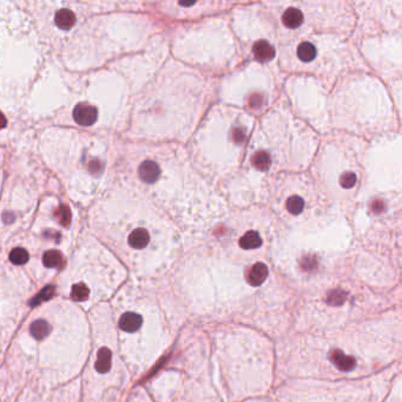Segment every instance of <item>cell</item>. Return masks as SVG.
I'll return each mask as SVG.
<instances>
[{"label": "cell", "mask_w": 402, "mask_h": 402, "mask_svg": "<svg viewBox=\"0 0 402 402\" xmlns=\"http://www.w3.org/2000/svg\"><path fill=\"white\" fill-rule=\"evenodd\" d=\"M6 124H7V120H6V117H5L4 114H2L1 112H0V130L4 129L5 126H6Z\"/></svg>", "instance_id": "484cf974"}, {"label": "cell", "mask_w": 402, "mask_h": 402, "mask_svg": "<svg viewBox=\"0 0 402 402\" xmlns=\"http://www.w3.org/2000/svg\"><path fill=\"white\" fill-rule=\"evenodd\" d=\"M43 263L48 268H59L63 264V256L57 250H49L43 256Z\"/></svg>", "instance_id": "2e32d148"}, {"label": "cell", "mask_w": 402, "mask_h": 402, "mask_svg": "<svg viewBox=\"0 0 402 402\" xmlns=\"http://www.w3.org/2000/svg\"><path fill=\"white\" fill-rule=\"evenodd\" d=\"M301 265L304 270H311V269L316 268L317 261H316V258H315V256L308 255V256H304V257L302 258Z\"/></svg>", "instance_id": "7402d4cb"}, {"label": "cell", "mask_w": 402, "mask_h": 402, "mask_svg": "<svg viewBox=\"0 0 402 402\" xmlns=\"http://www.w3.org/2000/svg\"><path fill=\"white\" fill-rule=\"evenodd\" d=\"M281 23L289 30H298L304 23V15L298 7H288L281 15Z\"/></svg>", "instance_id": "3957f363"}, {"label": "cell", "mask_w": 402, "mask_h": 402, "mask_svg": "<svg viewBox=\"0 0 402 402\" xmlns=\"http://www.w3.org/2000/svg\"><path fill=\"white\" fill-rule=\"evenodd\" d=\"M385 208L386 204L383 200L376 199L372 201V203H370V210H372L374 214H381V212L385 211Z\"/></svg>", "instance_id": "603a6c76"}, {"label": "cell", "mask_w": 402, "mask_h": 402, "mask_svg": "<svg viewBox=\"0 0 402 402\" xmlns=\"http://www.w3.org/2000/svg\"><path fill=\"white\" fill-rule=\"evenodd\" d=\"M275 49L270 43L265 42V40H258L252 46V54L256 60L261 61V63H268L275 57Z\"/></svg>", "instance_id": "277c9868"}, {"label": "cell", "mask_w": 402, "mask_h": 402, "mask_svg": "<svg viewBox=\"0 0 402 402\" xmlns=\"http://www.w3.org/2000/svg\"><path fill=\"white\" fill-rule=\"evenodd\" d=\"M317 55V50L310 42H301L296 46V57L302 63H311Z\"/></svg>", "instance_id": "52a82bcc"}, {"label": "cell", "mask_w": 402, "mask_h": 402, "mask_svg": "<svg viewBox=\"0 0 402 402\" xmlns=\"http://www.w3.org/2000/svg\"><path fill=\"white\" fill-rule=\"evenodd\" d=\"M111 368V352L107 348H101L98 352L97 361H96V370L100 374H105Z\"/></svg>", "instance_id": "5bb4252c"}, {"label": "cell", "mask_w": 402, "mask_h": 402, "mask_svg": "<svg viewBox=\"0 0 402 402\" xmlns=\"http://www.w3.org/2000/svg\"><path fill=\"white\" fill-rule=\"evenodd\" d=\"M250 162H251V165L256 170L265 171V170H268L271 166L273 159H271L270 153H268L267 151L258 150L252 154L251 158H250Z\"/></svg>", "instance_id": "7c38bea8"}, {"label": "cell", "mask_w": 402, "mask_h": 402, "mask_svg": "<svg viewBox=\"0 0 402 402\" xmlns=\"http://www.w3.org/2000/svg\"><path fill=\"white\" fill-rule=\"evenodd\" d=\"M340 187L345 190H351L357 184V175L354 171H343L339 177Z\"/></svg>", "instance_id": "ac0fdd59"}, {"label": "cell", "mask_w": 402, "mask_h": 402, "mask_svg": "<svg viewBox=\"0 0 402 402\" xmlns=\"http://www.w3.org/2000/svg\"><path fill=\"white\" fill-rule=\"evenodd\" d=\"M138 175L144 183L153 184L160 177V168L154 160L147 159L139 165Z\"/></svg>", "instance_id": "7a4b0ae2"}, {"label": "cell", "mask_w": 402, "mask_h": 402, "mask_svg": "<svg viewBox=\"0 0 402 402\" xmlns=\"http://www.w3.org/2000/svg\"><path fill=\"white\" fill-rule=\"evenodd\" d=\"M101 168H103V165H101V163L98 162V160H94L91 164H90V170H92L94 172H100Z\"/></svg>", "instance_id": "d4e9b609"}, {"label": "cell", "mask_w": 402, "mask_h": 402, "mask_svg": "<svg viewBox=\"0 0 402 402\" xmlns=\"http://www.w3.org/2000/svg\"><path fill=\"white\" fill-rule=\"evenodd\" d=\"M248 137V131L243 125H235L230 131V141L237 147H242Z\"/></svg>", "instance_id": "e0dca14e"}, {"label": "cell", "mask_w": 402, "mask_h": 402, "mask_svg": "<svg viewBox=\"0 0 402 402\" xmlns=\"http://www.w3.org/2000/svg\"><path fill=\"white\" fill-rule=\"evenodd\" d=\"M89 288L85 286L84 283H78L75 284L72 287V292H71V298H72L75 301H85L89 298Z\"/></svg>", "instance_id": "ffe728a7"}, {"label": "cell", "mask_w": 402, "mask_h": 402, "mask_svg": "<svg viewBox=\"0 0 402 402\" xmlns=\"http://www.w3.org/2000/svg\"><path fill=\"white\" fill-rule=\"evenodd\" d=\"M30 332L35 339L43 340L50 334L51 327L45 320H38L32 323V326L30 328Z\"/></svg>", "instance_id": "9a60e30c"}, {"label": "cell", "mask_w": 402, "mask_h": 402, "mask_svg": "<svg viewBox=\"0 0 402 402\" xmlns=\"http://www.w3.org/2000/svg\"><path fill=\"white\" fill-rule=\"evenodd\" d=\"M249 104L251 107L259 109V107L263 105V100H262V97L259 95H253V96H251V98H250Z\"/></svg>", "instance_id": "cb8c5ba5"}, {"label": "cell", "mask_w": 402, "mask_h": 402, "mask_svg": "<svg viewBox=\"0 0 402 402\" xmlns=\"http://www.w3.org/2000/svg\"><path fill=\"white\" fill-rule=\"evenodd\" d=\"M268 268L264 263H256L253 264L251 268L249 269L248 273H247V280L248 282L253 287H258L261 286L262 283L264 282L265 278L268 277Z\"/></svg>", "instance_id": "5b68a950"}, {"label": "cell", "mask_w": 402, "mask_h": 402, "mask_svg": "<svg viewBox=\"0 0 402 402\" xmlns=\"http://www.w3.org/2000/svg\"><path fill=\"white\" fill-rule=\"evenodd\" d=\"M142 323H143V318L135 313H126L119 320L120 329L128 333H134L136 330H138Z\"/></svg>", "instance_id": "ba28073f"}, {"label": "cell", "mask_w": 402, "mask_h": 402, "mask_svg": "<svg viewBox=\"0 0 402 402\" xmlns=\"http://www.w3.org/2000/svg\"><path fill=\"white\" fill-rule=\"evenodd\" d=\"M73 118L79 125L90 126L97 120V109L90 104L80 103L73 110Z\"/></svg>", "instance_id": "6da1fadb"}, {"label": "cell", "mask_w": 402, "mask_h": 402, "mask_svg": "<svg viewBox=\"0 0 402 402\" xmlns=\"http://www.w3.org/2000/svg\"><path fill=\"white\" fill-rule=\"evenodd\" d=\"M52 295H53V287H52V286L46 287V288L43 290V292L40 293L39 295H37L35 298V300H33V301L31 302V305L39 304V303L44 302V301H46V300L50 299Z\"/></svg>", "instance_id": "44dd1931"}, {"label": "cell", "mask_w": 402, "mask_h": 402, "mask_svg": "<svg viewBox=\"0 0 402 402\" xmlns=\"http://www.w3.org/2000/svg\"><path fill=\"white\" fill-rule=\"evenodd\" d=\"M10 261L15 265L25 264L29 261V252L23 248H15L10 253Z\"/></svg>", "instance_id": "d6986e66"}, {"label": "cell", "mask_w": 402, "mask_h": 402, "mask_svg": "<svg viewBox=\"0 0 402 402\" xmlns=\"http://www.w3.org/2000/svg\"><path fill=\"white\" fill-rule=\"evenodd\" d=\"M330 360L333 361V363L335 364V366L338 367L340 370H343V372L352 370L355 366L354 358L351 356H347V355H345L342 352H340V351L333 352L332 355H330Z\"/></svg>", "instance_id": "4fadbf2b"}, {"label": "cell", "mask_w": 402, "mask_h": 402, "mask_svg": "<svg viewBox=\"0 0 402 402\" xmlns=\"http://www.w3.org/2000/svg\"><path fill=\"white\" fill-rule=\"evenodd\" d=\"M128 242L134 249H144L150 243V234L147 229L137 228L129 235Z\"/></svg>", "instance_id": "8992f818"}, {"label": "cell", "mask_w": 402, "mask_h": 402, "mask_svg": "<svg viewBox=\"0 0 402 402\" xmlns=\"http://www.w3.org/2000/svg\"><path fill=\"white\" fill-rule=\"evenodd\" d=\"M55 25L61 30H70L76 24V15L71 10L61 8L55 13Z\"/></svg>", "instance_id": "8fae6325"}, {"label": "cell", "mask_w": 402, "mask_h": 402, "mask_svg": "<svg viewBox=\"0 0 402 402\" xmlns=\"http://www.w3.org/2000/svg\"><path fill=\"white\" fill-rule=\"evenodd\" d=\"M262 243H263V241H262L261 235L257 231L253 230L247 231L246 234L242 235V237L239 241L240 247L244 250L257 249L262 246Z\"/></svg>", "instance_id": "9c48e42d"}, {"label": "cell", "mask_w": 402, "mask_h": 402, "mask_svg": "<svg viewBox=\"0 0 402 402\" xmlns=\"http://www.w3.org/2000/svg\"><path fill=\"white\" fill-rule=\"evenodd\" d=\"M284 209L292 216H300L305 209V202L299 195H292L284 202Z\"/></svg>", "instance_id": "30bf717a"}]
</instances>
